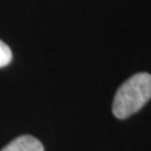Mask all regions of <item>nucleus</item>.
<instances>
[{"label":"nucleus","instance_id":"obj_1","mask_svg":"<svg viewBox=\"0 0 151 151\" xmlns=\"http://www.w3.org/2000/svg\"><path fill=\"white\" fill-rule=\"evenodd\" d=\"M151 98V74L136 73L117 89L112 103V112L124 120L141 110Z\"/></svg>","mask_w":151,"mask_h":151},{"label":"nucleus","instance_id":"obj_2","mask_svg":"<svg viewBox=\"0 0 151 151\" xmlns=\"http://www.w3.org/2000/svg\"><path fill=\"white\" fill-rule=\"evenodd\" d=\"M1 151H44V147L38 139L24 135L14 139Z\"/></svg>","mask_w":151,"mask_h":151},{"label":"nucleus","instance_id":"obj_3","mask_svg":"<svg viewBox=\"0 0 151 151\" xmlns=\"http://www.w3.org/2000/svg\"><path fill=\"white\" fill-rule=\"evenodd\" d=\"M12 58H13V54L10 48L3 40H0V68L8 65L12 62Z\"/></svg>","mask_w":151,"mask_h":151}]
</instances>
